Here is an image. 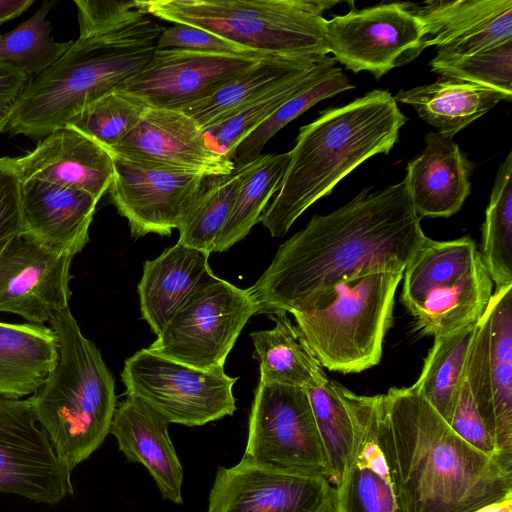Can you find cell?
<instances>
[{
	"instance_id": "1",
	"label": "cell",
	"mask_w": 512,
	"mask_h": 512,
	"mask_svg": "<svg viewBox=\"0 0 512 512\" xmlns=\"http://www.w3.org/2000/svg\"><path fill=\"white\" fill-rule=\"evenodd\" d=\"M426 238L404 180L366 188L331 213L313 216L246 290L255 314L321 308L355 278L404 271Z\"/></svg>"
},
{
	"instance_id": "2",
	"label": "cell",
	"mask_w": 512,
	"mask_h": 512,
	"mask_svg": "<svg viewBox=\"0 0 512 512\" xmlns=\"http://www.w3.org/2000/svg\"><path fill=\"white\" fill-rule=\"evenodd\" d=\"M384 397L407 512H472L512 496L511 461L466 442L413 386Z\"/></svg>"
},
{
	"instance_id": "3",
	"label": "cell",
	"mask_w": 512,
	"mask_h": 512,
	"mask_svg": "<svg viewBox=\"0 0 512 512\" xmlns=\"http://www.w3.org/2000/svg\"><path fill=\"white\" fill-rule=\"evenodd\" d=\"M406 121L387 90H373L323 111L299 129L280 188L259 222L271 236L285 235L299 216L360 164L388 154Z\"/></svg>"
},
{
	"instance_id": "4",
	"label": "cell",
	"mask_w": 512,
	"mask_h": 512,
	"mask_svg": "<svg viewBox=\"0 0 512 512\" xmlns=\"http://www.w3.org/2000/svg\"><path fill=\"white\" fill-rule=\"evenodd\" d=\"M164 29L144 15L106 33L78 38L28 81L6 130L40 139L71 124L89 105L122 90L142 72Z\"/></svg>"
},
{
	"instance_id": "5",
	"label": "cell",
	"mask_w": 512,
	"mask_h": 512,
	"mask_svg": "<svg viewBox=\"0 0 512 512\" xmlns=\"http://www.w3.org/2000/svg\"><path fill=\"white\" fill-rule=\"evenodd\" d=\"M49 323L57 337L58 360L29 400L36 422L72 471L110 432L117 406L115 383L99 349L82 334L69 308L54 314Z\"/></svg>"
},
{
	"instance_id": "6",
	"label": "cell",
	"mask_w": 512,
	"mask_h": 512,
	"mask_svg": "<svg viewBox=\"0 0 512 512\" xmlns=\"http://www.w3.org/2000/svg\"><path fill=\"white\" fill-rule=\"evenodd\" d=\"M145 14L209 31L262 55H328L324 11L329 0H136Z\"/></svg>"
},
{
	"instance_id": "7",
	"label": "cell",
	"mask_w": 512,
	"mask_h": 512,
	"mask_svg": "<svg viewBox=\"0 0 512 512\" xmlns=\"http://www.w3.org/2000/svg\"><path fill=\"white\" fill-rule=\"evenodd\" d=\"M403 273L388 269L366 274L340 285L325 306L292 313L323 368L348 374L379 363Z\"/></svg>"
},
{
	"instance_id": "8",
	"label": "cell",
	"mask_w": 512,
	"mask_h": 512,
	"mask_svg": "<svg viewBox=\"0 0 512 512\" xmlns=\"http://www.w3.org/2000/svg\"><path fill=\"white\" fill-rule=\"evenodd\" d=\"M351 419L353 439L338 483L334 512H407L387 430L384 394L358 395L334 382Z\"/></svg>"
},
{
	"instance_id": "9",
	"label": "cell",
	"mask_w": 512,
	"mask_h": 512,
	"mask_svg": "<svg viewBox=\"0 0 512 512\" xmlns=\"http://www.w3.org/2000/svg\"><path fill=\"white\" fill-rule=\"evenodd\" d=\"M126 395L150 407L169 424L202 426L233 415L237 380L224 368L204 370L148 348L127 358L121 372Z\"/></svg>"
},
{
	"instance_id": "10",
	"label": "cell",
	"mask_w": 512,
	"mask_h": 512,
	"mask_svg": "<svg viewBox=\"0 0 512 512\" xmlns=\"http://www.w3.org/2000/svg\"><path fill=\"white\" fill-rule=\"evenodd\" d=\"M254 314L255 306L246 289L217 278L184 302L148 349L195 368H224L240 332Z\"/></svg>"
},
{
	"instance_id": "11",
	"label": "cell",
	"mask_w": 512,
	"mask_h": 512,
	"mask_svg": "<svg viewBox=\"0 0 512 512\" xmlns=\"http://www.w3.org/2000/svg\"><path fill=\"white\" fill-rule=\"evenodd\" d=\"M243 457L329 482L326 453L305 389L258 382Z\"/></svg>"
},
{
	"instance_id": "12",
	"label": "cell",
	"mask_w": 512,
	"mask_h": 512,
	"mask_svg": "<svg viewBox=\"0 0 512 512\" xmlns=\"http://www.w3.org/2000/svg\"><path fill=\"white\" fill-rule=\"evenodd\" d=\"M465 378L498 455L512 461V284L496 289L478 320Z\"/></svg>"
},
{
	"instance_id": "13",
	"label": "cell",
	"mask_w": 512,
	"mask_h": 512,
	"mask_svg": "<svg viewBox=\"0 0 512 512\" xmlns=\"http://www.w3.org/2000/svg\"><path fill=\"white\" fill-rule=\"evenodd\" d=\"M422 38V23L400 2L352 9L326 19L324 27L328 54L347 69L368 71L376 79L417 57Z\"/></svg>"
},
{
	"instance_id": "14",
	"label": "cell",
	"mask_w": 512,
	"mask_h": 512,
	"mask_svg": "<svg viewBox=\"0 0 512 512\" xmlns=\"http://www.w3.org/2000/svg\"><path fill=\"white\" fill-rule=\"evenodd\" d=\"M35 423L29 398L0 396V492L58 504L73 494L71 470Z\"/></svg>"
},
{
	"instance_id": "15",
	"label": "cell",
	"mask_w": 512,
	"mask_h": 512,
	"mask_svg": "<svg viewBox=\"0 0 512 512\" xmlns=\"http://www.w3.org/2000/svg\"><path fill=\"white\" fill-rule=\"evenodd\" d=\"M333 486L321 476L242 457L218 467L207 512H334Z\"/></svg>"
},
{
	"instance_id": "16",
	"label": "cell",
	"mask_w": 512,
	"mask_h": 512,
	"mask_svg": "<svg viewBox=\"0 0 512 512\" xmlns=\"http://www.w3.org/2000/svg\"><path fill=\"white\" fill-rule=\"evenodd\" d=\"M265 57L156 49L142 72L122 90L148 107L185 111Z\"/></svg>"
},
{
	"instance_id": "17",
	"label": "cell",
	"mask_w": 512,
	"mask_h": 512,
	"mask_svg": "<svg viewBox=\"0 0 512 512\" xmlns=\"http://www.w3.org/2000/svg\"><path fill=\"white\" fill-rule=\"evenodd\" d=\"M112 153V152H111ZM113 155L111 202L135 238L178 229L206 175L142 166Z\"/></svg>"
},
{
	"instance_id": "18",
	"label": "cell",
	"mask_w": 512,
	"mask_h": 512,
	"mask_svg": "<svg viewBox=\"0 0 512 512\" xmlns=\"http://www.w3.org/2000/svg\"><path fill=\"white\" fill-rule=\"evenodd\" d=\"M73 255L20 233L0 255V312L44 325L68 308Z\"/></svg>"
},
{
	"instance_id": "19",
	"label": "cell",
	"mask_w": 512,
	"mask_h": 512,
	"mask_svg": "<svg viewBox=\"0 0 512 512\" xmlns=\"http://www.w3.org/2000/svg\"><path fill=\"white\" fill-rule=\"evenodd\" d=\"M110 151L146 167L225 175L234 163L207 141L185 112L147 107L138 124Z\"/></svg>"
},
{
	"instance_id": "20",
	"label": "cell",
	"mask_w": 512,
	"mask_h": 512,
	"mask_svg": "<svg viewBox=\"0 0 512 512\" xmlns=\"http://www.w3.org/2000/svg\"><path fill=\"white\" fill-rule=\"evenodd\" d=\"M404 5L422 23L421 52L434 45L436 57H463L512 39L511 0H430Z\"/></svg>"
},
{
	"instance_id": "21",
	"label": "cell",
	"mask_w": 512,
	"mask_h": 512,
	"mask_svg": "<svg viewBox=\"0 0 512 512\" xmlns=\"http://www.w3.org/2000/svg\"><path fill=\"white\" fill-rule=\"evenodd\" d=\"M11 162L21 182L44 181L84 191L97 201L108 192L114 176L111 151L72 125L51 132Z\"/></svg>"
},
{
	"instance_id": "22",
	"label": "cell",
	"mask_w": 512,
	"mask_h": 512,
	"mask_svg": "<svg viewBox=\"0 0 512 512\" xmlns=\"http://www.w3.org/2000/svg\"><path fill=\"white\" fill-rule=\"evenodd\" d=\"M98 202L84 191L34 179L22 181V233L75 256L89 240Z\"/></svg>"
},
{
	"instance_id": "23",
	"label": "cell",
	"mask_w": 512,
	"mask_h": 512,
	"mask_svg": "<svg viewBox=\"0 0 512 512\" xmlns=\"http://www.w3.org/2000/svg\"><path fill=\"white\" fill-rule=\"evenodd\" d=\"M168 424L143 402L127 395L116 406L109 433L129 462L148 470L164 499L182 504L183 468Z\"/></svg>"
},
{
	"instance_id": "24",
	"label": "cell",
	"mask_w": 512,
	"mask_h": 512,
	"mask_svg": "<svg viewBox=\"0 0 512 512\" xmlns=\"http://www.w3.org/2000/svg\"><path fill=\"white\" fill-rule=\"evenodd\" d=\"M425 144L404 178L414 210L420 218L452 216L470 193L473 166L453 139L438 132L427 133Z\"/></svg>"
},
{
	"instance_id": "25",
	"label": "cell",
	"mask_w": 512,
	"mask_h": 512,
	"mask_svg": "<svg viewBox=\"0 0 512 512\" xmlns=\"http://www.w3.org/2000/svg\"><path fill=\"white\" fill-rule=\"evenodd\" d=\"M217 278L208 256L176 243L143 265L138 284L142 318L158 335L195 291Z\"/></svg>"
},
{
	"instance_id": "26",
	"label": "cell",
	"mask_w": 512,
	"mask_h": 512,
	"mask_svg": "<svg viewBox=\"0 0 512 512\" xmlns=\"http://www.w3.org/2000/svg\"><path fill=\"white\" fill-rule=\"evenodd\" d=\"M396 102L411 105L438 133L453 136L480 118L500 101L512 99L505 93L482 85L439 77L435 82L400 90Z\"/></svg>"
},
{
	"instance_id": "27",
	"label": "cell",
	"mask_w": 512,
	"mask_h": 512,
	"mask_svg": "<svg viewBox=\"0 0 512 512\" xmlns=\"http://www.w3.org/2000/svg\"><path fill=\"white\" fill-rule=\"evenodd\" d=\"M57 360L58 342L51 327L0 322V396L34 394Z\"/></svg>"
},
{
	"instance_id": "28",
	"label": "cell",
	"mask_w": 512,
	"mask_h": 512,
	"mask_svg": "<svg viewBox=\"0 0 512 512\" xmlns=\"http://www.w3.org/2000/svg\"><path fill=\"white\" fill-rule=\"evenodd\" d=\"M269 330L250 333L259 362L262 383H276L305 390L329 381L319 360L285 312L269 315Z\"/></svg>"
},
{
	"instance_id": "29",
	"label": "cell",
	"mask_w": 512,
	"mask_h": 512,
	"mask_svg": "<svg viewBox=\"0 0 512 512\" xmlns=\"http://www.w3.org/2000/svg\"><path fill=\"white\" fill-rule=\"evenodd\" d=\"M323 58L267 56L214 95L183 112L205 132L228 119L266 91L311 71Z\"/></svg>"
},
{
	"instance_id": "30",
	"label": "cell",
	"mask_w": 512,
	"mask_h": 512,
	"mask_svg": "<svg viewBox=\"0 0 512 512\" xmlns=\"http://www.w3.org/2000/svg\"><path fill=\"white\" fill-rule=\"evenodd\" d=\"M493 282L479 257L459 282L428 294L411 312L417 329L434 337L476 324L492 296Z\"/></svg>"
},
{
	"instance_id": "31",
	"label": "cell",
	"mask_w": 512,
	"mask_h": 512,
	"mask_svg": "<svg viewBox=\"0 0 512 512\" xmlns=\"http://www.w3.org/2000/svg\"><path fill=\"white\" fill-rule=\"evenodd\" d=\"M480 257L469 237L449 241L426 238L403 276L402 302L411 312L428 294L451 286L474 268Z\"/></svg>"
},
{
	"instance_id": "32",
	"label": "cell",
	"mask_w": 512,
	"mask_h": 512,
	"mask_svg": "<svg viewBox=\"0 0 512 512\" xmlns=\"http://www.w3.org/2000/svg\"><path fill=\"white\" fill-rule=\"evenodd\" d=\"M290 160V152L265 154L248 163L228 219L213 252H225L242 240L259 222L271 197L278 192Z\"/></svg>"
},
{
	"instance_id": "33",
	"label": "cell",
	"mask_w": 512,
	"mask_h": 512,
	"mask_svg": "<svg viewBox=\"0 0 512 512\" xmlns=\"http://www.w3.org/2000/svg\"><path fill=\"white\" fill-rule=\"evenodd\" d=\"M476 324L434 337L421 374L412 385L447 423L465 378L467 356Z\"/></svg>"
},
{
	"instance_id": "34",
	"label": "cell",
	"mask_w": 512,
	"mask_h": 512,
	"mask_svg": "<svg viewBox=\"0 0 512 512\" xmlns=\"http://www.w3.org/2000/svg\"><path fill=\"white\" fill-rule=\"evenodd\" d=\"M248 163L225 175L205 176L179 227L178 242L205 256L213 252L215 241L233 207Z\"/></svg>"
},
{
	"instance_id": "35",
	"label": "cell",
	"mask_w": 512,
	"mask_h": 512,
	"mask_svg": "<svg viewBox=\"0 0 512 512\" xmlns=\"http://www.w3.org/2000/svg\"><path fill=\"white\" fill-rule=\"evenodd\" d=\"M333 57H324L311 71L291 78L266 91L225 121L204 132L211 146L229 157L251 132L271 117L283 104L336 68Z\"/></svg>"
},
{
	"instance_id": "36",
	"label": "cell",
	"mask_w": 512,
	"mask_h": 512,
	"mask_svg": "<svg viewBox=\"0 0 512 512\" xmlns=\"http://www.w3.org/2000/svg\"><path fill=\"white\" fill-rule=\"evenodd\" d=\"M498 287L512 284V153L500 166L485 212L480 253Z\"/></svg>"
},
{
	"instance_id": "37",
	"label": "cell",
	"mask_w": 512,
	"mask_h": 512,
	"mask_svg": "<svg viewBox=\"0 0 512 512\" xmlns=\"http://www.w3.org/2000/svg\"><path fill=\"white\" fill-rule=\"evenodd\" d=\"M54 2L43 5L15 29L0 35V62L11 65L28 78L37 76L54 64L73 41L56 42L47 20Z\"/></svg>"
},
{
	"instance_id": "38",
	"label": "cell",
	"mask_w": 512,
	"mask_h": 512,
	"mask_svg": "<svg viewBox=\"0 0 512 512\" xmlns=\"http://www.w3.org/2000/svg\"><path fill=\"white\" fill-rule=\"evenodd\" d=\"M340 67L325 78L303 89L283 104L263 124L251 132L229 155L235 167L243 166L259 156L265 144L284 126L323 99L353 89Z\"/></svg>"
},
{
	"instance_id": "39",
	"label": "cell",
	"mask_w": 512,
	"mask_h": 512,
	"mask_svg": "<svg viewBox=\"0 0 512 512\" xmlns=\"http://www.w3.org/2000/svg\"><path fill=\"white\" fill-rule=\"evenodd\" d=\"M306 391L326 453L330 470L329 483L336 485L352 444L351 419L334 388V381L329 380Z\"/></svg>"
},
{
	"instance_id": "40",
	"label": "cell",
	"mask_w": 512,
	"mask_h": 512,
	"mask_svg": "<svg viewBox=\"0 0 512 512\" xmlns=\"http://www.w3.org/2000/svg\"><path fill=\"white\" fill-rule=\"evenodd\" d=\"M147 107L126 91L116 90L89 105L69 125L110 150L138 124Z\"/></svg>"
},
{
	"instance_id": "41",
	"label": "cell",
	"mask_w": 512,
	"mask_h": 512,
	"mask_svg": "<svg viewBox=\"0 0 512 512\" xmlns=\"http://www.w3.org/2000/svg\"><path fill=\"white\" fill-rule=\"evenodd\" d=\"M429 66L440 77L482 85L512 97V39L463 57L435 56Z\"/></svg>"
},
{
	"instance_id": "42",
	"label": "cell",
	"mask_w": 512,
	"mask_h": 512,
	"mask_svg": "<svg viewBox=\"0 0 512 512\" xmlns=\"http://www.w3.org/2000/svg\"><path fill=\"white\" fill-rule=\"evenodd\" d=\"M77 7L79 37H94L145 14L138 8L137 1L75 0Z\"/></svg>"
},
{
	"instance_id": "43",
	"label": "cell",
	"mask_w": 512,
	"mask_h": 512,
	"mask_svg": "<svg viewBox=\"0 0 512 512\" xmlns=\"http://www.w3.org/2000/svg\"><path fill=\"white\" fill-rule=\"evenodd\" d=\"M157 49H182L233 56H269L246 49L204 29L185 24L165 28L157 41Z\"/></svg>"
},
{
	"instance_id": "44",
	"label": "cell",
	"mask_w": 512,
	"mask_h": 512,
	"mask_svg": "<svg viewBox=\"0 0 512 512\" xmlns=\"http://www.w3.org/2000/svg\"><path fill=\"white\" fill-rule=\"evenodd\" d=\"M448 424L461 438L479 451L490 456L500 457L495 443L480 416L466 378L460 386Z\"/></svg>"
},
{
	"instance_id": "45",
	"label": "cell",
	"mask_w": 512,
	"mask_h": 512,
	"mask_svg": "<svg viewBox=\"0 0 512 512\" xmlns=\"http://www.w3.org/2000/svg\"><path fill=\"white\" fill-rule=\"evenodd\" d=\"M22 233L21 181L11 158H0V255Z\"/></svg>"
},
{
	"instance_id": "46",
	"label": "cell",
	"mask_w": 512,
	"mask_h": 512,
	"mask_svg": "<svg viewBox=\"0 0 512 512\" xmlns=\"http://www.w3.org/2000/svg\"><path fill=\"white\" fill-rule=\"evenodd\" d=\"M28 81L20 70L0 62V110L13 107Z\"/></svg>"
},
{
	"instance_id": "47",
	"label": "cell",
	"mask_w": 512,
	"mask_h": 512,
	"mask_svg": "<svg viewBox=\"0 0 512 512\" xmlns=\"http://www.w3.org/2000/svg\"><path fill=\"white\" fill-rule=\"evenodd\" d=\"M33 4V0H0V25L13 19Z\"/></svg>"
},
{
	"instance_id": "48",
	"label": "cell",
	"mask_w": 512,
	"mask_h": 512,
	"mask_svg": "<svg viewBox=\"0 0 512 512\" xmlns=\"http://www.w3.org/2000/svg\"><path fill=\"white\" fill-rule=\"evenodd\" d=\"M472 512H512V496L483 506Z\"/></svg>"
},
{
	"instance_id": "49",
	"label": "cell",
	"mask_w": 512,
	"mask_h": 512,
	"mask_svg": "<svg viewBox=\"0 0 512 512\" xmlns=\"http://www.w3.org/2000/svg\"><path fill=\"white\" fill-rule=\"evenodd\" d=\"M13 107L0 110V132L7 129L9 120L12 116Z\"/></svg>"
}]
</instances>
